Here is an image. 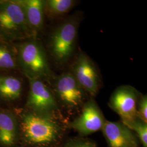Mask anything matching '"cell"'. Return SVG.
I'll use <instances>...</instances> for the list:
<instances>
[{"label": "cell", "instance_id": "12", "mask_svg": "<svg viewBox=\"0 0 147 147\" xmlns=\"http://www.w3.org/2000/svg\"><path fill=\"white\" fill-rule=\"evenodd\" d=\"M23 86L19 78L11 75H0V106L13 109L21 100Z\"/></svg>", "mask_w": 147, "mask_h": 147}, {"label": "cell", "instance_id": "15", "mask_svg": "<svg viewBox=\"0 0 147 147\" xmlns=\"http://www.w3.org/2000/svg\"><path fill=\"white\" fill-rule=\"evenodd\" d=\"M75 3L73 0H49L45 1V9L52 16H62L71 10Z\"/></svg>", "mask_w": 147, "mask_h": 147}, {"label": "cell", "instance_id": "1", "mask_svg": "<svg viewBox=\"0 0 147 147\" xmlns=\"http://www.w3.org/2000/svg\"><path fill=\"white\" fill-rule=\"evenodd\" d=\"M13 110L20 123V147H62L69 136V121L63 114H39L22 106Z\"/></svg>", "mask_w": 147, "mask_h": 147}, {"label": "cell", "instance_id": "16", "mask_svg": "<svg viewBox=\"0 0 147 147\" xmlns=\"http://www.w3.org/2000/svg\"><path fill=\"white\" fill-rule=\"evenodd\" d=\"M62 147H98L96 142L88 137L69 136Z\"/></svg>", "mask_w": 147, "mask_h": 147}, {"label": "cell", "instance_id": "5", "mask_svg": "<svg viewBox=\"0 0 147 147\" xmlns=\"http://www.w3.org/2000/svg\"><path fill=\"white\" fill-rule=\"evenodd\" d=\"M79 18L73 16L61 23L51 34L49 47L58 62H67L73 55L78 32Z\"/></svg>", "mask_w": 147, "mask_h": 147}, {"label": "cell", "instance_id": "13", "mask_svg": "<svg viewBox=\"0 0 147 147\" xmlns=\"http://www.w3.org/2000/svg\"><path fill=\"white\" fill-rule=\"evenodd\" d=\"M27 24L36 36L43 26L45 1L42 0H19Z\"/></svg>", "mask_w": 147, "mask_h": 147}, {"label": "cell", "instance_id": "4", "mask_svg": "<svg viewBox=\"0 0 147 147\" xmlns=\"http://www.w3.org/2000/svg\"><path fill=\"white\" fill-rule=\"evenodd\" d=\"M53 94L61 110L62 108L70 115L79 113L88 100L86 92L70 73L62 74L56 79Z\"/></svg>", "mask_w": 147, "mask_h": 147}, {"label": "cell", "instance_id": "17", "mask_svg": "<svg viewBox=\"0 0 147 147\" xmlns=\"http://www.w3.org/2000/svg\"><path fill=\"white\" fill-rule=\"evenodd\" d=\"M129 127L136 134L141 147H147V123L138 118Z\"/></svg>", "mask_w": 147, "mask_h": 147}, {"label": "cell", "instance_id": "10", "mask_svg": "<svg viewBox=\"0 0 147 147\" xmlns=\"http://www.w3.org/2000/svg\"><path fill=\"white\" fill-rule=\"evenodd\" d=\"M101 131L107 147H141L135 132L121 121L106 120Z\"/></svg>", "mask_w": 147, "mask_h": 147}, {"label": "cell", "instance_id": "11", "mask_svg": "<svg viewBox=\"0 0 147 147\" xmlns=\"http://www.w3.org/2000/svg\"><path fill=\"white\" fill-rule=\"evenodd\" d=\"M20 127L13 109L0 106V147H20Z\"/></svg>", "mask_w": 147, "mask_h": 147}, {"label": "cell", "instance_id": "9", "mask_svg": "<svg viewBox=\"0 0 147 147\" xmlns=\"http://www.w3.org/2000/svg\"><path fill=\"white\" fill-rule=\"evenodd\" d=\"M72 74L91 98L97 95L100 87V77L94 63L84 53H80L76 58Z\"/></svg>", "mask_w": 147, "mask_h": 147}, {"label": "cell", "instance_id": "14", "mask_svg": "<svg viewBox=\"0 0 147 147\" xmlns=\"http://www.w3.org/2000/svg\"><path fill=\"white\" fill-rule=\"evenodd\" d=\"M18 67L16 51L9 43L0 42V70H14Z\"/></svg>", "mask_w": 147, "mask_h": 147}, {"label": "cell", "instance_id": "7", "mask_svg": "<svg viewBox=\"0 0 147 147\" xmlns=\"http://www.w3.org/2000/svg\"><path fill=\"white\" fill-rule=\"evenodd\" d=\"M106 121L100 107L94 98H91L85 102L79 115L69 121V126L78 135L88 137L101 131Z\"/></svg>", "mask_w": 147, "mask_h": 147}, {"label": "cell", "instance_id": "6", "mask_svg": "<svg viewBox=\"0 0 147 147\" xmlns=\"http://www.w3.org/2000/svg\"><path fill=\"white\" fill-rule=\"evenodd\" d=\"M30 88L23 107L32 112L44 115L62 114L55 96L42 80L28 79Z\"/></svg>", "mask_w": 147, "mask_h": 147}, {"label": "cell", "instance_id": "19", "mask_svg": "<svg viewBox=\"0 0 147 147\" xmlns=\"http://www.w3.org/2000/svg\"><path fill=\"white\" fill-rule=\"evenodd\" d=\"M8 40L1 33H0V42H5V43H9L8 42Z\"/></svg>", "mask_w": 147, "mask_h": 147}, {"label": "cell", "instance_id": "3", "mask_svg": "<svg viewBox=\"0 0 147 147\" xmlns=\"http://www.w3.org/2000/svg\"><path fill=\"white\" fill-rule=\"evenodd\" d=\"M18 67L28 79H47L51 77L45 53L35 39L21 43L16 50Z\"/></svg>", "mask_w": 147, "mask_h": 147}, {"label": "cell", "instance_id": "2", "mask_svg": "<svg viewBox=\"0 0 147 147\" xmlns=\"http://www.w3.org/2000/svg\"><path fill=\"white\" fill-rule=\"evenodd\" d=\"M0 33L8 40L36 37L27 24L19 0H0Z\"/></svg>", "mask_w": 147, "mask_h": 147}, {"label": "cell", "instance_id": "18", "mask_svg": "<svg viewBox=\"0 0 147 147\" xmlns=\"http://www.w3.org/2000/svg\"><path fill=\"white\" fill-rule=\"evenodd\" d=\"M138 118L147 123V95H141L137 104Z\"/></svg>", "mask_w": 147, "mask_h": 147}, {"label": "cell", "instance_id": "8", "mask_svg": "<svg viewBox=\"0 0 147 147\" xmlns=\"http://www.w3.org/2000/svg\"><path fill=\"white\" fill-rule=\"evenodd\" d=\"M141 95L133 87L122 86L111 95L108 105L120 117L121 121L129 126L138 118L137 104Z\"/></svg>", "mask_w": 147, "mask_h": 147}]
</instances>
